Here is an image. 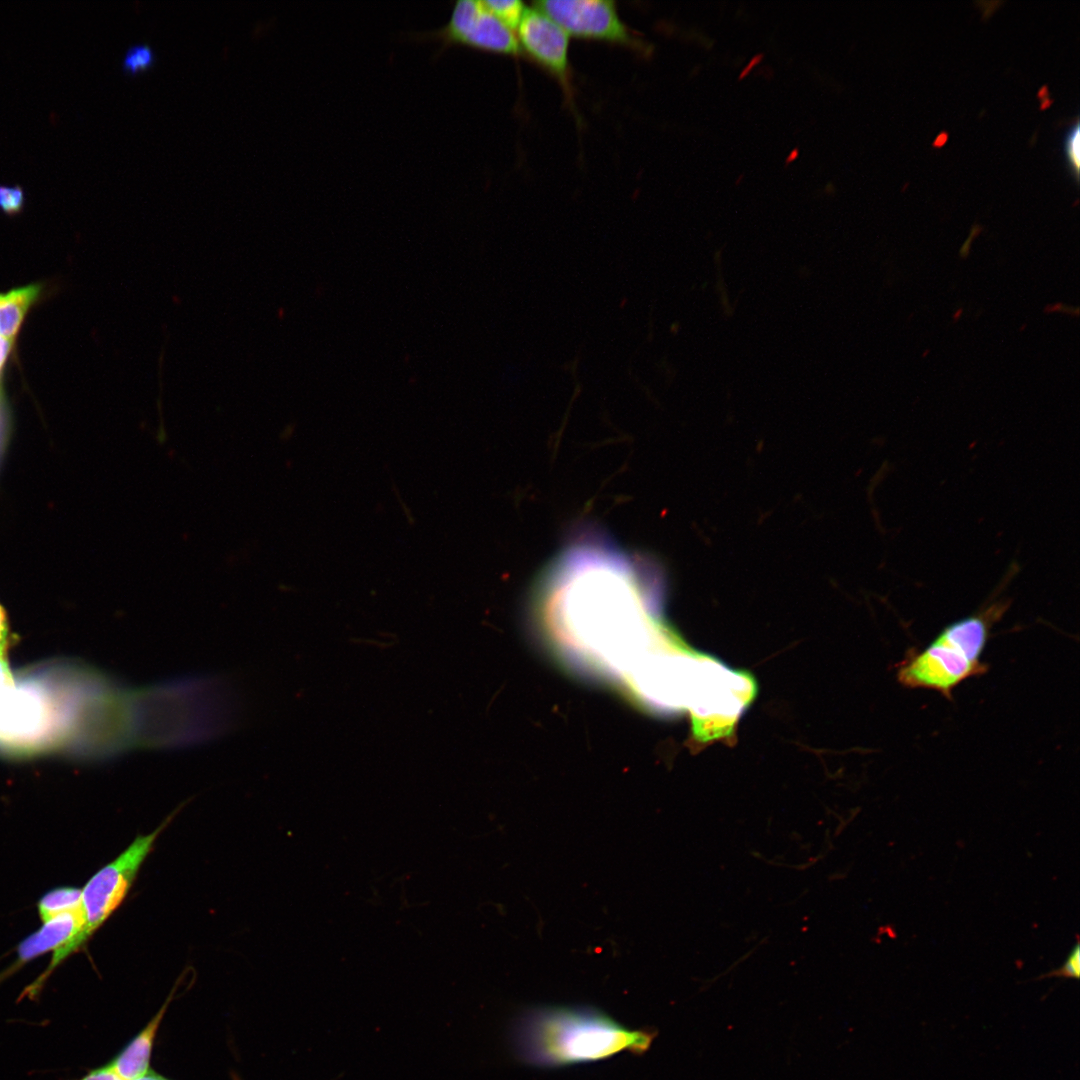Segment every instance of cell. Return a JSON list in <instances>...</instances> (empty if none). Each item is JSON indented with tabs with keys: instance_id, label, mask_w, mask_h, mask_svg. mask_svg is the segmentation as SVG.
Returning <instances> with one entry per match:
<instances>
[{
	"instance_id": "6da1fadb",
	"label": "cell",
	"mask_w": 1080,
	"mask_h": 1080,
	"mask_svg": "<svg viewBox=\"0 0 1080 1080\" xmlns=\"http://www.w3.org/2000/svg\"><path fill=\"white\" fill-rule=\"evenodd\" d=\"M650 594L640 561L609 546L581 543L544 572L538 609L566 658L626 682L670 632L655 615Z\"/></svg>"
},
{
	"instance_id": "7a4b0ae2",
	"label": "cell",
	"mask_w": 1080,
	"mask_h": 1080,
	"mask_svg": "<svg viewBox=\"0 0 1080 1080\" xmlns=\"http://www.w3.org/2000/svg\"><path fill=\"white\" fill-rule=\"evenodd\" d=\"M653 1038L654 1033L627 1029L589 1007L529 1009L518 1018L512 1032L520 1059L541 1067L596 1061L622 1051L643 1053Z\"/></svg>"
},
{
	"instance_id": "3957f363",
	"label": "cell",
	"mask_w": 1080,
	"mask_h": 1080,
	"mask_svg": "<svg viewBox=\"0 0 1080 1080\" xmlns=\"http://www.w3.org/2000/svg\"><path fill=\"white\" fill-rule=\"evenodd\" d=\"M1007 606V601H997L946 626L926 647L911 652L898 664L899 682L950 697L961 682L985 672L981 656L993 623Z\"/></svg>"
},
{
	"instance_id": "277c9868",
	"label": "cell",
	"mask_w": 1080,
	"mask_h": 1080,
	"mask_svg": "<svg viewBox=\"0 0 1080 1080\" xmlns=\"http://www.w3.org/2000/svg\"><path fill=\"white\" fill-rule=\"evenodd\" d=\"M168 822L169 820L165 821L150 834L137 836L116 859L91 877L81 894L84 916L82 930L68 943L53 951L46 970L23 991L21 997H36L59 964L81 948L122 903L142 863Z\"/></svg>"
},
{
	"instance_id": "5b68a950",
	"label": "cell",
	"mask_w": 1080,
	"mask_h": 1080,
	"mask_svg": "<svg viewBox=\"0 0 1080 1080\" xmlns=\"http://www.w3.org/2000/svg\"><path fill=\"white\" fill-rule=\"evenodd\" d=\"M412 38L439 41L441 47L436 56L451 45L507 55L522 52L513 31L478 0H457L446 24L414 33Z\"/></svg>"
},
{
	"instance_id": "8992f818",
	"label": "cell",
	"mask_w": 1080,
	"mask_h": 1080,
	"mask_svg": "<svg viewBox=\"0 0 1080 1080\" xmlns=\"http://www.w3.org/2000/svg\"><path fill=\"white\" fill-rule=\"evenodd\" d=\"M534 7L545 13L569 36L626 45L638 43L610 0H541Z\"/></svg>"
},
{
	"instance_id": "52a82bcc",
	"label": "cell",
	"mask_w": 1080,
	"mask_h": 1080,
	"mask_svg": "<svg viewBox=\"0 0 1080 1080\" xmlns=\"http://www.w3.org/2000/svg\"><path fill=\"white\" fill-rule=\"evenodd\" d=\"M521 50L561 81L569 71V35L545 13L527 8L518 27Z\"/></svg>"
},
{
	"instance_id": "ba28073f",
	"label": "cell",
	"mask_w": 1080,
	"mask_h": 1080,
	"mask_svg": "<svg viewBox=\"0 0 1080 1080\" xmlns=\"http://www.w3.org/2000/svg\"><path fill=\"white\" fill-rule=\"evenodd\" d=\"M84 926L82 905L80 908L59 914L43 923L35 933L18 946L17 962L3 975L7 977L26 962L62 947L73 939Z\"/></svg>"
},
{
	"instance_id": "9c48e42d",
	"label": "cell",
	"mask_w": 1080,
	"mask_h": 1080,
	"mask_svg": "<svg viewBox=\"0 0 1080 1080\" xmlns=\"http://www.w3.org/2000/svg\"><path fill=\"white\" fill-rule=\"evenodd\" d=\"M172 996L173 992L148 1024L109 1062L121 1080H137L151 1071L153 1045Z\"/></svg>"
},
{
	"instance_id": "30bf717a",
	"label": "cell",
	"mask_w": 1080,
	"mask_h": 1080,
	"mask_svg": "<svg viewBox=\"0 0 1080 1080\" xmlns=\"http://www.w3.org/2000/svg\"><path fill=\"white\" fill-rule=\"evenodd\" d=\"M42 291V284L31 283L0 292V336L13 346L27 313L39 301Z\"/></svg>"
},
{
	"instance_id": "8fae6325",
	"label": "cell",
	"mask_w": 1080,
	"mask_h": 1080,
	"mask_svg": "<svg viewBox=\"0 0 1080 1080\" xmlns=\"http://www.w3.org/2000/svg\"><path fill=\"white\" fill-rule=\"evenodd\" d=\"M82 890L72 887L56 888L46 893L38 903V912L44 922L53 917L81 907Z\"/></svg>"
},
{
	"instance_id": "7c38bea8",
	"label": "cell",
	"mask_w": 1080,
	"mask_h": 1080,
	"mask_svg": "<svg viewBox=\"0 0 1080 1080\" xmlns=\"http://www.w3.org/2000/svg\"><path fill=\"white\" fill-rule=\"evenodd\" d=\"M157 62L155 49L143 42L129 45L121 59V69L124 73L136 75L151 69Z\"/></svg>"
},
{
	"instance_id": "4fadbf2b",
	"label": "cell",
	"mask_w": 1080,
	"mask_h": 1080,
	"mask_svg": "<svg viewBox=\"0 0 1080 1080\" xmlns=\"http://www.w3.org/2000/svg\"><path fill=\"white\" fill-rule=\"evenodd\" d=\"M485 6L511 30L517 29L527 7L519 0H485Z\"/></svg>"
},
{
	"instance_id": "5bb4252c",
	"label": "cell",
	"mask_w": 1080,
	"mask_h": 1080,
	"mask_svg": "<svg viewBox=\"0 0 1080 1080\" xmlns=\"http://www.w3.org/2000/svg\"><path fill=\"white\" fill-rule=\"evenodd\" d=\"M1064 152L1070 173L1076 183H1078L1080 168V125L1078 117L1066 131L1064 138Z\"/></svg>"
},
{
	"instance_id": "9a60e30c",
	"label": "cell",
	"mask_w": 1080,
	"mask_h": 1080,
	"mask_svg": "<svg viewBox=\"0 0 1080 1080\" xmlns=\"http://www.w3.org/2000/svg\"><path fill=\"white\" fill-rule=\"evenodd\" d=\"M25 206V191L21 185L0 184V210L8 216L22 212Z\"/></svg>"
},
{
	"instance_id": "2e32d148",
	"label": "cell",
	"mask_w": 1080,
	"mask_h": 1080,
	"mask_svg": "<svg viewBox=\"0 0 1080 1080\" xmlns=\"http://www.w3.org/2000/svg\"><path fill=\"white\" fill-rule=\"evenodd\" d=\"M1079 971H1080V949H1079V943L1076 942L1075 946L1070 951V953L1067 956V958H1066L1065 962L1063 963V965L1060 966L1058 969L1053 970V971L1047 973L1046 975H1044L1042 977H1039V979L1044 978V977H1062V978L1078 979Z\"/></svg>"
},
{
	"instance_id": "e0dca14e",
	"label": "cell",
	"mask_w": 1080,
	"mask_h": 1080,
	"mask_svg": "<svg viewBox=\"0 0 1080 1080\" xmlns=\"http://www.w3.org/2000/svg\"><path fill=\"white\" fill-rule=\"evenodd\" d=\"M79 1080H121L117 1074L113 1071L111 1066L107 1063L104 1066L96 1068L86 1074Z\"/></svg>"
},
{
	"instance_id": "ac0fdd59",
	"label": "cell",
	"mask_w": 1080,
	"mask_h": 1080,
	"mask_svg": "<svg viewBox=\"0 0 1080 1080\" xmlns=\"http://www.w3.org/2000/svg\"><path fill=\"white\" fill-rule=\"evenodd\" d=\"M14 348H15V346H13L9 341H7L6 339H4L3 337L0 336V408H1V380H2V376H3V371L5 369V366H6V363L8 361L9 355L12 353L11 351L14 350Z\"/></svg>"
},
{
	"instance_id": "d6986e66",
	"label": "cell",
	"mask_w": 1080,
	"mask_h": 1080,
	"mask_svg": "<svg viewBox=\"0 0 1080 1080\" xmlns=\"http://www.w3.org/2000/svg\"><path fill=\"white\" fill-rule=\"evenodd\" d=\"M7 621L5 612L0 606V660H6V648H7Z\"/></svg>"
},
{
	"instance_id": "ffe728a7",
	"label": "cell",
	"mask_w": 1080,
	"mask_h": 1080,
	"mask_svg": "<svg viewBox=\"0 0 1080 1080\" xmlns=\"http://www.w3.org/2000/svg\"><path fill=\"white\" fill-rule=\"evenodd\" d=\"M137 1080H170V1079L165 1078L164 1076L159 1075L158 1073L151 1070L148 1074H146L145 1076H143V1077H141V1078H139Z\"/></svg>"
}]
</instances>
